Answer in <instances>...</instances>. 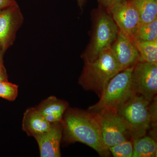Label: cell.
I'll return each mask as SVG.
<instances>
[{"label":"cell","instance_id":"20","mask_svg":"<svg viewBox=\"0 0 157 157\" xmlns=\"http://www.w3.org/2000/svg\"><path fill=\"white\" fill-rule=\"evenodd\" d=\"M101 5L104 6L107 9L114 6L116 4L120 2L123 0H98Z\"/></svg>","mask_w":157,"mask_h":157},{"label":"cell","instance_id":"24","mask_svg":"<svg viewBox=\"0 0 157 157\" xmlns=\"http://www.w3.org/2000/svg\"><path fill=\"white\" fill-rule=\"evenodd\" d=\"M77 2H78V6L82 9L83 4H84V0H77Z\"/></svg>","mask_w":157,"mask_h":157},{"label":"cell","instance_id":"6","mask_svg":"<svg viewBox=\"0 0 157 157\" xmlns=\"http://www.w3.org/2000/svg\"><path fill=\"white\" fill-rule=\"evenodd\" d=\"M90 113L99 125L103 140L108 148L131 140L129 138L132 137L116 109L106 108Z\"/></svg>","mask_w":157,"mask_h":157},{"label":"cell","instance_id":"15","mask_svg":"<svg viewBox=\"0 0 157 157\" xmlns=\"http://www.w3.org/2000/svg\"><path fill=\"white\" fill-rule=\"evenodd\" d=\"M132 140L133 144L132 157H157V143L151 137L145 135Z\"/></svg>","mask_w":157,"mask_h":157},{"label":"cell","instance_id":"8","mask_svg":"<svg viewBox=\"0 0 157 157\" xmlns=\"http://www.w3.org/2000/svg\"><path fill=\"white\" fill-rule=\"evenodd\" d=\"M23 20L17 4L0 9V48L4 53L14 43Z\"/></svg>","mask_w":157,"mask_h":157},{"label":"cell","instance_id":"11","mask_svg":"<svg viewBox=\"0 0 157 157\" xmlns=\"http://www.w3.org/2000/svg\"><path fill=\"white\" fill-rule=\"evenodd\" d=\"M63 133L62 122L54 123L48 131L34 137L39 146L40 157L61 156L60 144Z\"/></svg>","mask_w":157,"mask_h":157},{"label":"cell","instance_id":"14","mask_svg":"<svg viewBox=\"0 0 157 157\" xmlns=\"http://www.w3.org/2000/svg\"><path fill=\"white\" fill-rule=\"evenodd\" d=\"M136 9L140 25L157 19V0H129Z\"/></svg>","mask_w":157,"mask_h":157},{"label":"cell","instance_id":"5","mask_svg":"<svg viewBox=\"0 0 157 157\" xmlns=\"http://www.w3.org/2000/svg\"><path fill=\"white\" fill-rule=\"evenodd\" d=\"M118 32V28L111 15L99 10L94 21L91 39L82 56L84 62L93 61L105 49L110 47Z\"/></svg>","mask_w":157,"mask_h":157},{"label":"cell","instance_id":"13","mask_svg":"<svg viewBox=\"0 0 157 157\" xmlns=\"http://www.w3.org/2000/svg\"><path fill=\"white\" fill-rule=\"evenodd\" d=\"M51 124L35 107L28 108L24 113L22 130L29 136L34 137L43 134L48 131Z\"/></svg>","mask_w":157,"mask_h":157},{"label":"cell","instance_id":"7","mask_svg":"<svg viewBox=\"0 0 157 157\" xmlns=\"http://www.w3.org/2000/svg\"><path fill=\"white\" fill-rule=\"evenodd\" d=\"M132 79L134 93L151 102L157 93V62H137L133 67Z\"/></svg>","mask_w":157,"mask_h":157},{"label":"cell","instance_id":"16","mask_svg":"<svg viewBox=\"0 0 157 157\" xmlns=\"http://www.w3.org/2000/svg\"><path fill=\"white\" fill-rule=\"evenodd\" d=\"M134 42H144L157 39V19L148 23L140 25L135 31Z\"/></svg>","mask_w":157,"mask_h":157},{"label":"cell","instance_id":"17","mask_svg":"<svg viewBox=\"0 0 157 157\" xmlns=\"http://www.w3.org/2000/svg\"><path fill=\"white\" fill-rule=\"evenodd\" d=\"M141 61L157 62V39L154 41L135 42Z\"/></svg>","mask_w":157,"mask_h":157},{"label":"cell","instance_id":"10","mask_svg":"<svg viewBox=\"0 0 157 157\" xmlns=\"http://www.w3.org/2000/svg\"><path fill=\"white\" fill-rule=\"evenodd\" d=\"M108 10L119 30L133 39L140 22L138 12L131 2L123 0Z\"/></svg>","mask_w":157,"mask_h":157},{"label":"cell","instance_id":"18","mask_svg":"<svg viewBox=\"0 0 157 157\" xmlns=\"http://www.w3.org/2000/svg\"><path fill=\"white\" fill-rule=\"evenodd\" d=\"M109 152L115 157L133 156V144L132 139L108 147Z\"/></svg>","mask_w":157,"mask_h":157},{"label":"cell","instance_id":"21","mask_svg":"<svg viewBox=\"0 0 157 157\" xmlns=\"http://www.w3.org/2000/svg\"><path fill=\"white\" fill-rule=\"evenodd\" d=\"M17 4L15 0H0V9Z\"/></svg>","mask_w":157,"mask_h":157},{"label":"cell","instance_id":"2","mask_svg":"<svg viewBox=\"0 0 157 157\" xmlns=\"http://www.w3.org/2000/svg\"><path fill=\"white\" fill-rule=\"evenodd\" d=\"M120 71L109 47L93 61L84 62L78 82L86 90L94 92L100 97L110 79Z\"/></svg>","mask_w":157,"mask_h":157},{"label":"cell","instance_id":"22","mask_svg":"<svg viewBox=\"0 0 157 157\" xmlns=\"http://www.w3.org/2000/svg\"><path fill=\"white\" fill-rule=\"evenodd\" d=\"M8 81V76L5 66L0 67V81Z\"/></svg>","mask_w":157,"mask_h":157},{"label":"cell","instance_id":"12","mask_svg":"<svg viewBox=\"0 0 157 157\" xmlns=\"http://www.w3.org/2000/svg\"><path fill=\"white\" fill-rule=\"evenodd\" d=\"M37 110L50 123L62 122L63 117L69 107L67 101L50 96L35 107Z\"/></svg>","mask_w":157,"mask_h":157},{"label":"cell","instance_id":"9","mask_svg":"<svg viewBox=\"0 0 157 157\" xmlns=\"http://www.w3.org/2000/svg\"><path fill=\"white\" fill-rule=\"evenodd\" d=\"M110 49L121 71L133 67L140 61L134 40L119 30Z\"/></svg>","mask_w":157,"mask_h":157},{"label":"cell","instance_id":"23","mask_svg":"<svg viewBox=\"0 0 157 157\" xmlns=\"http://www.w3.org/2000/svg\"><path fill=\"white\" fill-rule=\"evenodd\" d=\"M4 52L2 50V49L0 48V67L4 66V60H3V57L4 55Z\"/></svg>","mask_w":157,"mask_h":157},{"label":"cell","instance_id":"4","mask_svg":"<svg viewBox=\"0 0 157 157\" xmlns=\"http://www.w3.org/2000/svg\"><path fill=\"white\" fill-rule=\"evenodd\" d=\"M133 67L117 74L107 83L97 103L89 107V112H97L106 108L117 109L135 93L132 84Z\"/></svg>","mask_w":157,"mask_h":157},{"label":"cell","instance_id":"3","mask_svg":"<svg viewBox=\"0 0 157 157\" xmlns=\"http://www.w3.org/2000/svg\"><path fill=\"white\" fill-rule=\"evenodd\" d=\"M150 103L142 96L134 94L117 109L132 139L146 135L151 125Z\"/></svg>","mask_w":157,"mask_h":157},{"label":"cell","instance_id":"1","mask_svg":"<svg viewBox=\"0 0 157 157\" xmlns=\"http://www.w3.org/2000/svg\"><path fill=\"white\" fill-rule=\"evenodd\" d=\"M62 123L63 139L65 142H80L94 149L101 156L110 155L99 125L90 112L68 107Z\"/></svg>","mask_w":157,"mask_h":157},{"label":"cell","instance_id":"19","mask_svg":"<svg viewBox=\"0 0 157 157\" xmlns=\"http://www.w3.org/2000/svg\"><path fill=\"white\" fill-rule=\"evenodd\" d=\"M18 86L9 81H0V98L10 101H15L18 95Z\"/></svg>","mask_w":157,"mask_h":157}]
</instances>
